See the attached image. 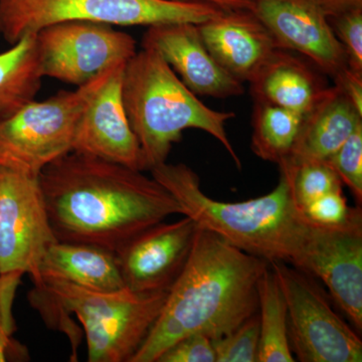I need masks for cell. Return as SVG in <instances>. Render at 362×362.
Masks as SVG:
<instances>
[{
  "label": "cell",
  "mask_w": 362,
  "mask_h": 362,
  "mask_svg": "<svg viewBox=\"0 0 362 362\" xmlns=\"http://www.w3.org/2000/svg\"><path fill=\"white\" fill-rule=\"evenodd\" d=\"M35 288L61 310L77 316L90 362H130L160 315L169 290L96 291L62 281H45Z\"/></svg>",
  "instance_id": "5"
},
{
  "label": "cell",
  "mask_w": 362,
  "mask_h": 362,
  "mask_svg": "<svg viewBox=\"0 0 362 362\" xmlns=\"http://www.w3.org/2000/svg\"><path fill=\"white\" fill-rule=\"evenodd\" d=\"M122 99L141 148L144 170L166 162L173 144L190 128L216 138L237 168H242L226 131V123L235 114L214 110L202 103L156 49L142 47L126 64Z\"/></svg>",
  "instance_id": "4"
},
{
  "label": "cell",
  "mask_w": 362,
  "mask_h": 362,
  "mask_svg": "<svg viewBox=\"0 0 362 362\" xmlns=\"http://www.w3.org/2000/svg\"><path fill=\"white\" fill-rule=\"evenodd\" d=\"M334 85L342 90L356 110L362 114V75L349 69L341 77L335 81Z\"/></svg>",
  "instance_id": "30"
},
{
  "label": "cell",
  "mask_w": 362,
  "mask_h": 362,
  "mask_svg": "<svg viewBox=\"0 0 362 362\" xmlns=\"http://www.w3.org/2000/svg\"><path fill=\"white\" fill-rule=\"evenodd\" d=\"M21 277L23 274L21 273L0 274V320L1 329L8 335H13L16 329L11 308Z\"/></svg>",
  "instance_id": "29"
},
{
  "label": "cell",
  "mask_w": 362,
  "mask_h": 362,
  "mask_svg": "<svg viewBox=\"0 0 362 362\" xmlns=\"http://www.w3.org/2000/svg\"><path fill=\"white\" fill-rule=\"evenodd\" d=\"M268 264L199 226L187 264L130 362H156L192 333L214 340L237 329L258 313V283Z\"/></svg>",
  "instance_id": "2"
},
{
  "label": "cell",
  "mask_w": 362,
  "mask_h": 362,
  "mask_svg": "<svg viewBox=\"0 0 362 362\" xmlns=\"http://www.w3.org/2000/svg\"><path fill=\"white\" fill-rule=\"evenodd\" d=\"M57 240L39 176L0 166V274H28L35 282Z\"/></svg>",
  "instance_id": "10"
},
{
  "label": "cell",
  "mask_w": 362,
  "mask_h": 362,
  "mask_svg": "<svg viewBox=\"0 0 362 362\" xmlns=\"http://www.w3.org/2000/svg\"><path fill=\"white\" fill-rule=\"evenodd\" d=\"M259 346L258 362L296 361L288 337V312L284 295L268 264L258 283Z\"/></svg>",
  "instance_id": "21"
},
{
  "label": "cell",
  "mask_w": 362,
  "mask_h": 362,
  "mask_svg": "<svg viewBox=\"0 0 362 362\" xmlns=\"http://www.w3.org/2000/svg\"><path fill=\"white\" fill-rule=\"evenodd\" d=\"M142 47L156 49L195 95L226 99L244 94L243 83L228 75L207 51L194 23L149 26Z\"/></svg>",
  "instance_id": "14"
},
{
  "label": "cell",
  "mask_w": 362,
  "mask_h": 362,
  "mask_svg": "<svg viewBox=\"0 0 362 362\" xmlns=\"http://www.w3.org/2000/svg\"><path fill=\"white\" fill-rule=\"evenodd\" d=\"M291 183L292 194L300 211L322 195L342 188V182L326 162H309L292 169H280Z\"/></svg>",
  "instance_id": "23"
},
{
  "label": "cell",
  "mask_w": 362,
  "mask_h": 362,
  "mask_svg": "<svg viewBox=\"0 0 362 362\" xmlns=\"http://www.w3.org/2000/svg\"><path fill=\"white\" fill-rule=\"evenodd\" d=\"M13 347L11 335L6 334L0 327V362L6 361L7 352Z\"/></svg>",
  "instance_id": "33"
},
{
  "label": "cell",
  "mask_w": 362,
  "mask_h": 362,
  "mask_svg": "<svg viewBox=\"0 0 362 362\" xmlns=\"http://www.w3.org/2000/svg\"><path fill=\"white\" fill-rule=\"evenodd\" d=\"M325 9L329 18L345 13L350 9L362 7V0H317Z\"/></svg>",
  "instance_id": "31"
},
{
  "label": "cell",
  "mask_w": 362,
  "mask_h": 362,
  "mask_svg": "<svg viewBox=\"0 0 362 362\" xmlns=\"http://www.w3.org/2000/svg\"><path fill=\"white\" fill-rule=\"evenodd\" d=\"M211 341L216 354V362H258V313L247 318L233 332Z\"/></svg>",
  "instance_id": "24"
},
{
  "label": "cell",
  "mask_w": 362,
  "mask_h": 362,
  "mask_svg": "<svg viewBox=\"0 0 362 362\" xmlns=\"http://www.w3.org/2000/svg\"><path fill=\"white\" fill-rule=\"evenodd\" d=\"M207 2L220 7L223 11H237V9H251L252 0H195Z\"/></svg>",
  "instance_id": "32"
},
{
  "label": "cell",
  "mask_w": 362,
  "mask_h": 362,
  "mask_svg": "<svg viewBox=\"0 0 362 362\" xmlns=\"http://www.w3.org/2000/svg\"><path fill=\"white\" fill-rule=\"evenodd\" d=\"M329 21L346 54L349 70L362 75V7L338 14Z\"/></svg>",
  "instance_id": "27"
},
{
  "label": "cell",
  "mask_w": 362,
  "mask_h": 362,
  "mask_svg": "<svg viewBox=\"0 0 362 362\" xmlns=\"http://www.w3.org/2000/svg\"><path fill=\"white\" fill-rule=\"evenodd\" d=\"M127 63L114 66L90 97L78 122L71 152L144 171L141 148L123 104L122 78Z\"/></svg>",
  "instance_id": "13"
},
{
  "label": "cell",
  "mask_w": 362,
  "mask_h": 362,
  "mask_svg": "<svg viewBox=\"0 0 362 362\" xmlns=\"http://www.w3.org/2000/svg\"><path fill=\"white\" fill-rule=\"evenodd\" d=\"M304 218L312 225L338 228L347 225L362 214L361 206L350 207L342 188L333 190L307 204L301 209Z\"/></svg>",
  "instance_id": "26"
},
{
  "label": "cell",
  "mask_w": 362,
  "mask_h": 362,
  "mask_svg": "<svg viewBox=\"0 0 362 362\" xmlns=\"http://www.w3.org/2000/svg\"><path fill=\"white\" fill-rule=\"evenodd\" d=\"M199 225L192 218L149 226L116 252L124 285L133 292L168 290L192 252Z\"/></svg>",
  "instance_id": "12"
},
{
  "label": "cell",
  "mask_w": 362,
  "mask_h": 362,
  "mask_svg": "<svg viewBox=\"0 0 362 362\" xmlns=\"http://www.w3.org/2000/svg\"><path fill=\"white\" fill-rule=\"evenodd\" d=\"M251 11L279 49L303 54L334 82L349 70L329 16L317 0H252Z\"/></svg>",
  "instance_id": "11"
},
{
  "label": "cell",
  "mask_w": 362,
  "mask_h": 362,
  "mask_svg": "<svg viewBox=\"0 0 362 362\" xmlns=\"http://www.w3.org/2000/svg\"><path fill=\"white\" fill-rule=\"evenodd\" d=\"M359 124H362V114L349 98L337 86L328 87L312 110L304 115L291 154L279 169L325 162Z\"/></svg>",
  "instance_id": "16"
},
{
  "label": "cell",
  "mask_w": 362,
  "mask_h": 362,
  "mask_svg": "<svg viewBox=\"0 0 362 362\" xmlns=\"http://www.w3.org/2000/svg\"><path fill=\"white\" fill-rule=\"evenodd\" d=\"M270 266L284 295L288 337L295 359L302 362H361L362 341L333 308L317 279L282 262Z\"/></svg>",
  "instance_id": "8"
},
{
  "label": "cell",
  "mask_w": 362,
  "mask_h": 362,
  "mask_svg": "<svg viewBox=\"0 0 362 362\" xmlns=\"http://www.w3.org/2000/svg\"><path fill=\"white\" fill-rule=\"evenodd\" d=\"M255 102L306 115L329 86L303 59L279 49L252 82Z\"/></svg>",
  "instance_id": "19"
},
{
  "label": "cell",
  "mask_w": 362,
  "mask_h": 362,
  "mask_svg": "<svg viewBox=\"0 0 362 362\" xmlns=\"http://www.w3.org/2000/svg\"><path fill=\"white\" fill-rule=\"evenodd\" d=\"M303 117L288 109L255 102L252 151L263 160L282 165L291 154Z\"/></svg>",
  "instance_id": "22"
},
{
  "label": "cell",
  "mask_w": 362,
  "mask_h": 362,
  "mask_svg": "<svg viewBox=\"0 0 362 362\" xmlns=\"http://www.w3.org/2000/svg\"><path fill=\"white\" fill-rule=\"evenodd\" d=\"M197 28L214 61L240 83L252 82L279 49L251 9L221 11Z\"/></svg>",
  "instance_id": "15"
},
{
  "label": "cell",
  "mask_w": 362,
  "mask_h": 362,
  "mask_svg": "<svg viewBox=\"0 0 362 362\" xmlns=\"http://www.w3.org/2000/svg\"><path fill=\"white\" fill-rule=\"evenodd\" d=\"M350 325L362 331V214L337 228L315 273Z\"/></svg>",
  "instance_id": "17"
},
{
  "label": "cell",
  "mask_w": 362,
  "mask_h": 362,
  "mask_svg": "<svg viewBox=\"0 0 362 362\" xmlns=\"http://www.w3.org/2000/svg\"><path fill=\"white\" fill-rule=\"evenodd\" d=\"M39 180L59 242L116 252L149 226L185 214L175 195L152 176L76 152L45 166Z\"/></svg>",
  "instance_id": "1"
},
{
  "label": "cell",
  "mask_w": 362,
  "mask_h": 362,
  "mask_svg": "<svg viewBox=\"0 0 362 362\" xmlns=\"http://www.w3.org/2000/svg\"><path fill=\"white\" fill-rule=\"evenodd\" d=\"M149 171L180 202L183 216L202 228L268 263L282 262L313 276L330 228L304 218L285 173H280L277 187L268 194L223 202L204 194L199 175L185 164L164 162Z\"/></svg>",
  "instance_id": "3"
},
{
  "label": "cell",
  "mask_w": 362,
  "mask_h": 362,
  "mask_svg": "<svg viewBox=\"0 0 362 362\" xmlns=\"http://www.w3.org/2000/svg\"><path fill=\"white\" fill-rule=\"evenodd\" d=\"M42 78L37 33L0 52V124L35 100Z\"/></svg>",
  "instance_id": "20"
},
{
  "label": "cell",
  "mask_w": 362,
  "mask_h": 362,
  "mask_svg": "<svg viewBox=\"0 0 362 362\" xmlns=\"http://www.w3.org/2000/svg\"><path fill=\"white\" fill-rule=\"evenodd\" d=\"M330 166L342 185L351 190L357 206L362 202V124H359L352 134L325 161Z\"/></svg>",
  "instance_id": "25"
},
{
  "label": "cell",
  "mask_w": 362,
  "mask_h": 362,
  "mask_svg": "<svg viewBox=\"0 0 362 362\" xmlns=\"http://www.w3.org/2000/svg\"><path fill=\"white\" fill-rule=\"evenodd\" d=\"M0 327H1V320H0Z\"/></svg>",
  "instance_id": "34"
},
{
  "label": "cell",
  "mask_w": 362,
  "mask_h": 362,
  "mask_svg": "<svg viewBox=\"0 0 362 362\" xmlns=\"http://www.w3.org/2000/svg\"><path fill=\"white\" fill-rule=\"evenodd\" d=\"M45 281H62L96 291L125 288L115 252L95 245L59 240L45 252L35 286Z\"/></svg>",
  "instance_id": "18"
},
{
  "label": "cell",
  "mask_w": 362,
  "mask_h": 362,
  "mask_svg": "<svg viewBox=\"0 0 362 362\" xmlns=\"http://www.w3.org/2000/svg\"><path fill=\"white\" fill-rule=\"evenodd\" d=\"M114 66L76 90L33 100L0 124V166L39 176L45 166L70 153L88 102Z\"/></svg>",
  "instance_id": "7"
},
{
  "label": "cell",
  "mask_w": 362,
  "mask_h": 362,
  "mask_svg": "<svg viewBox=\"0 0 362 362\" xmlns=\"http://www.w3.org/2000/svg\"><path fill=\"white\" fill-rule=\"evenodd\" d=\"M221 11L195 0H0V37L14 45L28 33L71 21L147 28L201 25Z\"/></svg>",
  "instance_id": "6"
},
{
  "label": "cell",
  "mask_w": 362,
  "mask_h": 362,
  "mask_svg": "<svg viewBox=\"0 0 362 362\" xmlns=\"http://www.w3.org/2000/svg\"><path fill=\"white\" fill-rule=\"evenodd\" d=\"M156 362H216L211 338L192 333L169 346Z\"/></svg>",
  "instance_id": "28"
},
{
  "label": "cell",
  "mask_w": 362,
  "mask_h": 362,
  "mask_svg": "<svg viewBox=\"0 0 362 362\" xmlns=\"http://www.w3.org/2000/svg\"><path fill=\"white\" fill-rule=\"evenodd\" d=\"M44 77L84 86L136 54V42L113 26L90 21L54 23L37 33Z\"/></svg>",
  "instance_id": "9"
}]
</instances>
